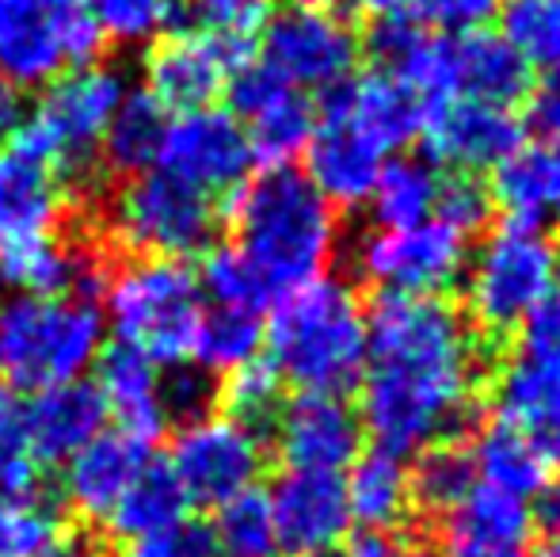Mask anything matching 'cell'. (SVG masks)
Returning <instances> with one entry per match:
<instances>
[{"mask_svg": "<svg viewBox=\"0 0 560 557\" xmlns=\"http://www.w3.org/2000/svg\"><path fill=\"white\" fill-rule=\"evenodd\" d=\"M267 363L302 394H336L359 386L366 363V310L351 282L320 276L275 302L264 325Z\"/></svg>", "mask_w": 560, "mask_h": 557, "instance_id": "cell-3", "label": "cell"}, {"mask_svg": "<svg viewBox=\"0 0 560 557\" xmlns=\"http://www.w3.org/2000/svg\"><path fill=\"white\" fill-rule=\"evenodd\" d=\"M96 379L107 417L118 420V431H130V436L153 443L168 428L161 402V367L153 359L118 344V348H107L96 359Z\"/></svg>", "mask_w": 560, "mask_h": 557, "instance_id": "cell-28", "label": "cell"}, {"mask_svg": "<svg viewBox=\"0 0 560 557\" xmlns=\"http://www.w3.org/2000/svg\"><path fill=\"white\" fill-rule=\"evenodd\" d=\"M469 237L431 218L408 230H370L354 248V268L382 294L443 298L469 264Z\"/></svg>", "mask_w": 560, "mask_h": 557, "instance_id": "cell-11", "label": "cell"}, {"mask_svg": "<svg viewBox=\"0 0 560 557\" xmlns=\"http://www.w3.org/2000/svg\"><path fill=\"white\" fill-rule=\"evenodd\" d=\"M469 454L480 485L508 492L515 500H526V504L538 500L557 481V462L534 439H526L523 431L511 428V423L485 428Z\"/></svg>", "mask_w": 560, "mask_h": 557, "instance_id": "cell-30", "label": "cell"}, {"mask_svg": "<svg viewBox=\"0 0 560 557\" xmlns=\"http://www.w3.org/2000/svg\"><path fill=\"white\" fill-rule=\"evenodd\" d=\"M20 123H23V112H20V92H15L8 81H0V141L12 138Z\"/></svg>", "mask_w": 560, "mask_h": 557, "instance_id": "cell-50", "label": "cell"}, {"mask_svg": "<svg viewBox=\"0 0 560 557\" xmlns=\"http://www.w3.org/2000/svg\"><path fill=\"white\" fill-rule=\"evenodd\" d=\"M168 474L191 508H222L256 489L264 474V439L225 413L184 423L172 439Z\"/></svg>", "mask_w": 560, "mask_h": 557, "instance_id": "cell-12", "label": "cell"}, {"mask_svg": "<svg viewBox=\"0 0 560 557\" xmlns=\"http://www.w3.org/2000/svg\"><path fill=\"white\" fill-rule=\"evenodd\" d=\"M0 248H4V245H0Z\"/></svg>", "mask_w": 560, "mask_h": 557, "instance_id": "cell-55", "label": "cell"}, {"mask_svg": "<svg viewBox=\"0 0 560 557\" xmlns=\"http://www.w3.org/2000/svg\"><path fill=\"white\" fill-rule=\"evenodd\" d=\"M252 164L256 156L244 127L214 104L172 115L156 156V169L214 202L241 192V184L252 176Z\"/></svg>", "mask_w": 560, "mask_h": 557, "instance_id": "cell-14", "label": "cell"}, {"mask_svg": "<svg viewBox=\"0 0 560 557\" xmlns=\"http://www.w3.org/2000/svg\"><path fill=\"white\" fill-rule=\"evenodd\" d=\"M310 557H351V554L339 550V546H332V550H320V554H310Z\"/></svg>", "mask_w": 560, "mask_h": 557, "instance_id": "cell-54", "label": "cell"}, {"mask_svg": "<svg viewBox=\"0 0 560 557\" xmlns=\"http://www.w3.org/2000/svg\"><path fill=\"white\" fill-rule=\"evenodd\" d=\"M202 310H207V298L187 260L133 256L130 264L107 276L100 313L115 328L122 348H133L156 367H179L191 359Z\"/></svg>", "mask_w": 560, "mask_h": 557, "instance_id": "cell-5", "label": "cell"}, {"mask_svg": "<svg viewBox=\"0 0 560 557\" xmlns=\"http://www.w3.org/2000/svg\"><path fill=\"white\" fill-rule=\"evenodd\" d=\"M61 210H66V192L54 164L12 135L0 149V245L12 248L54 237Z\"/></svg>", "mask_w": 560, "mask_h": 557, "instance_id": "cell-21", "label": "cell"}, {"mask_svg": "<svg viewBox=\"0 0 560 557\" xmlns=\"http://www.w3.org/2000/svg\"><path fill=\"white\" fill-rule=\"evenodd\" d=\"M38 459L27 443L23 405L8 386H0V497H35Z\"/></svg>", "mask_w": 560, "mask_h": 557, "instance_id": "cell-43", "label": "cell"}, {"mask_svg": "<svg viewBox=\"0 0 560 557\" xmlns=\"http://www.w3.org/2000/svg\"><path fill=\"white\" fill-rule=\"evenodd\" d=\"M492 207L508 222L541 225L560 214V141H523L492 169Z\"/></svg>", "mask_w": 560, "mask_h": 557, "instance_id": "cell-27", "label": "cell"}, {"mask_svg": "<svg viewBox=\"0 0 560 557\" xmlns=\"http://www.w3.org/2000/svg\"><path fill=\"white\" fill-rule=\"evenodd\" d=\"M351 557H439V550L412 535H359L347 546Z\"/></svg>", "mask_w": 560, "mask_h": 557, "instance_id": "cell-49", "label": "cell"}, {"mask_svg": "<svg viewBox=\"0 0 560 557\" xmlns=\"http://www.w3.org/2000/svg\"><path fill=\"white\" fill-rule=\"evenodd\" d=\"M229 115L244 127L252 156L267 169L290 164L313 138L317 107L310 96L290 89L264 61H241L229 77Z\"/></svg>", "mask_w": 560, "mask_h": 557, "instance_id": "cell-15", "label": "cell"}, {"mask_svg": "<svg viewBox=\"0 0 560 557\" xmlns=\"http://www.w3.org/2000/svg\"><path fill=\"white\" fill-rule=\"evenodd\" d=\"M534 527L526 500L477 485L439 520V557H530Z\"/></svg>", "mask_w": 560, "mask_h": 557, "instance_id": "cell-22", "label": "cell"}, {"mask_svg": "<svg viewBox=\"0 0 560 557\" xmlns=\"http://www.w3.org/2000/svg\"><path fill=\"white\" fill-rule=\"evenodd\" d=\"M298 8H336V0H294Z\"/></svg>", "mask_w": 560, "mask_h": 557, "instance_id": "cell-53", "label": "cell"}, {"mask_svg": "<svg viewBox=\"0 0 560 557\" xmlns=\"http://www.w3.org/2000/svg\"><path fill=\"white\" fill-rule=\"evenodd\" d=\"M526 123L541 141H560V77H541L526 92Z\"/></svg>", "mask_w": 560, "mask_h": 557, "instance_id": "cell-48", "label": "cell"}, {"mask_svg": "<svg viewBox=\"0 0 560 557\" xmlns=\"http://www.w3.org/2000/svg\"><path fill=\"white\" fill-rule=\"evenodd\" d=\"M264 348V317L252 310H229V305H207L191 340V359L207 374H233L244 363L259 359Z\"/></svg>", "mask_w": 560, "mask_h": 557, "instance_id": "cell-34", "label": "cell"}, {"mask_svg": "<svg viewBox=\"0 0 560 557\" xmlns=\"http://www.w3.org/2000/svg\"><path fill=\"white\" fill-rule=\"evenodd\" d=\"M275 523V546L287 554L310 557L343 543L351 527L343 481L336 474H298L287 469L267 492Z\"/></svg>", "mask_w": 560, "mask_h": 557, "instance_id": "cell-19", "label": "cell"}, {"mask_svg": "<svg viewBox=\"0 0 560 557\" xmlns=\"http://www.w3.org/2000/svg\"><path fill=\"white\" fill-rule=\"evenodd\" d=\"M187 515H191V504H187L176 477L168 474V466L149 462L145 474L126 489V497L107 515V527H112V535L133 546L145 543V538H161L187 527Z\"/></svg>", "mask_w": 560, "mask_h": 557, "instance_id": "cell-31", "label": "cell"}, {"mask_svg": "<svg viewBox=\"0 0 560 557\" xmlns=\"http://www.w3.org/2000/svg\"><path fill=\"white\" fill-rule=\"evenodd\" d=\"M100 35L112 43H156L168 35L179 0H89Z\"/></svg>", "mask_w": 560, "mask_h": 557, "instance_id": "cell-42", "label": "cell"}, {"mask_svg": "<svg viewBox=\"0 0 560 557\" xmlns=\"http://www.w3.org/2000/svg\"><path fill=\"white\" fill-rule=\"evenodd\" d=\"M218 402H222L225 417L241 420L244 428L259 431L264 423H271L282 409V382L271 371L267 359H252L241 371L225 374V382H218Z\"/></svg>", "mask_w": 560, "mask_h": 557, "instance_id": "cell-40", "label": "cell"}, {"mask_svg": "<svg viewBox=\"0 0 560 557\" xmlns=\"http://www.w3.org/2000/svg\"><path fill=\"white\" fill-rule=\"evenodd\" d=\"M126 92L130 89L122 73H115L112 66H84L66 73L61 81L46 84L31 119L15 127V138L46 156L61 179H81L100 156L107 123L115 119Z\"/></svg>", "mask_w": 560, "mask_h": 557, "instance_id": "cell-8", "label": "cell"}, {"mask_svg": "<svg viewBox=\"0 0 560 557\" xmlns=\"http://www.w3.org/2000/svg\"><path fill=\"white\" fill-rule=\"evenodd\" d=\"M23 423L38 466H66L100 431H107V405L96 382H61L31 394V402L23 405Z\"/></svg>", "mask_w": 560, "mask_h": 557, "instance_id": "cell-24", "label": "cell"}, {"mask_svg": "<svg viewBox=\"0 0 560 557\" xmlns=\"http://www.w3.org/2000/svg\"><path fill=\"white\" fill-rule=\"evenodd\" d=\"M195 276H199V290L202 298H210V305L264 313V305L275 298L267 282L256 276V268L233 245H210Z\"/></svg>", "mask_w": 560, "mask_h": 557, "instance_id": "cell-38", "label": "cell"}, {"mask_svg": "<svg viewBox=\"0 0 560 557\" xmlns=\"http://www.w3.org/2000/svg\"><path fill=\"white\" fill-rule=\"evenodd\" d=\"M264 66L298 92H332L351 81L362 38L336 8H282L264 27Z\"/></svg>", "mask_w": 560, "mask_h": 557, "instance_id": "cell-13", "label": "cell"}, {"mask_svg": "<svg viewBox=\"0 0 560 557\" xmlns=\"http://www.w3.org/2000/svg\"><path fill=\"white\" fill-rule=\"evenodd\" d=\"M530 557H560V531L541 538V546H534Z\"/></svg>", "mask_w": 560, "mask_h": 557, "instance_id": "cell-52", "label": "cell"}, {"mask_svg": "<svg viewBox=\"0 0 560 557\" xmlns=\"http://www.w3.org/2000/svg\"><path fill=\"white\" fill-rule=\"evenodd\" d=\"M439 192H443V176L431 161H420V156L385 161L382 176L366 199L374 230H408V225L431 222L439 207Z\"/></svg>", "mask_w": 560, "mask_h": 557, "instance_id": "cell-32", "label": "cell"}, {"mask_svg": "<svg viewBox=\"0 0 560 557\" xmlns=\"http://www.w3.org/2000/svg\"><path fill=\"white\" fill-rule=\"evenodd\" d=\"M480 336L443 298L382 294L366 313L359 420L377 451L420 454L454 443L477 413Z\"/></svg>", "mask_w": 560, "mask_h": 557, "instance_id": "cell-1", "label": "cell"}, {"mask_svg": "<svg viewBox=\"0 0 560 557\" xmlns=\"http://www.w3.org/2000/svg\"><path fill=\"white\" fill-rule=\"evenodd\" d=\"M385 169V149L359 127L320 107L313 138L305 146V179L332 207H362Z\"/></svg>", "mask_w": 560, "mask_h": 557, "instance_id": "cell-23", "label": "cell"}, {"mask_svg": "<svg viewBox=\"0 0 560 557\" xmlns=\"http://www.w3.org/2000/svg\"><path fill=\"white\" fill-rule=\"evenodd\" d=\"M325 112H336L339 119L359 127L389 153V149H405L408 141L420 138L428 104L405 81L377 69V73L351 77L339 89L325 92Z\"/></svg>", "mask_w": 560, "mask_h": 557, "instance_id": "cell-25", "label": "cell"}, {"mask_svg": "<svg viewBox=\"0 0 560 557\" xmlns=\"http://www.w3.org/2000/svg\"><path fill=\"white\" fill-rule=\"evenodd\" d=\"M161 402L168 423H195L210 417L218 405V379L207 371H199L195 363L168 367V374H161Z\"/></svg>", "mask_w": 560, "mask_h": 557, "instance_id": "cell-45", "label": "cell"}, {"mask_svg": "<svg viewBox=\"0 0 560 557\" xmlns=\"http://www.w3.org/2000/svg\"><path fill=\"white\" fill-rule=\"evenodd\" d=\"M560 287V253L541 225L503 222L480 241L465 264L469 328L488 340H508Z\"/></svg>", "mask_w": 560, "mask_h": 557, "instance_id": "cell-6", "label": "cell"}, {"mask_svg": "<svg viewBox=\"0 0 560 557\" xmlns=\"http://www.w3.org/2000/svg\"><path fill=\"white\" fill-rule=\"evenodd\" d=\"M50 557H112V554H107L100 543H92V538H81V535L69 538V535H66L58 546H54V554H50Z\"/></svg>", "mask_w": 560, "mask_h": 557, "instance_id": "cell-51", "label": "cell"}, {"mask_svg": "<svg viewBox=\"0 0 560 557\" xmlns=\"http://www.w3.org/2000/svg\"><path fill=\"white\" fill-rule=\"evenodd\" d=\"M271 15L275 0H191V31L233 50H248Z\"/></svg>", "mask_w": 560, "mask_h": 557, "instance_id": "cell-44", "label": "cell"}, {"mask_svg": "<svg viewBox=\"0 0 560 557\" xmlns=\"http://www.w3.org/2000/svg\"><path fill=\"white\" fill-rule=\"evenodd\" d=\"M66 538L61 520L38 497H0V557H50Z\"/></svg>", "mask_w": 560, "mask_h": 557, "instance_id": "cell-39", "label": "cell"}, {"mask_svg": "<svg viewBox=\"0 0 560 557\" xmlns=\"http://www.w3.org/2000/svg\"><path fill=\"white\" fill-rule=\"evenodd\" d=\"M172 115L149 96L145 89H133L122 96L115 119L107 123L104 146H100V161L107 164L118 176H141V172L156 169V156H161V141L168 130Z\"/></svg>", "mask_w": 560, "mask_h": 557, "instance_id": "cell-33", "label": "cell"}, {"mask_svg": "<svg viewBox=\"0 0 560 557\" xmlns=\"http://www.w3.org/2000/svg\"><path fill=\"white\" fill-rule=\"evenodd\" d=\"M495 15L500 38L530 73L560 77V0H503Z\"/></svg>", "mask_w": 560, "mask_h": 557, "instance_id": "cell-36", "label": "cell"}, {"mask_svg": "<svg viewBox=\"0 0 560 557\" xmlns=\"http://www.w3.org/2000/svg\"><path fill=\"white\" fill-rule=\"evenodd\" d=\"M214 523H210V546L214 554L225 557H271L275 546V523H271V504L267 492L248 489L241 497H233L229 504L214 508Z\"/></svg>", "mask_w": 560, "mask_h": 557, "instance_id": "cell-37", "label": "cell"}, {"mask_svg": "<svg viewBox=\"0 0 560 557\" xmlns=\"http://www.w3.org/2000/svg\"><path fill=\"white\" fill-rule=\"evenodd\" d=\"M241 61H248V50H233L199 31L161 35L145 58V92L168 115L210 107Z\"/></svg>", "mask_w": 560, "mask_h": 557, "instance_id": "cell-17", "label": "cell"}, {"mask_svg": "<svg viewBox=\"0 0 560 557\" xmlns=\"http://www.w3.org/2000/svg\"><path fill=\"white\" fill-rule=\"evenodd\" d=\"M374 20H408L423 31L465 35L495 12V0H366Z\"/></svg>", "mask_w": 560, "mask_h": 557, "instance_id": "cell-41", "label": "cell"}, {"mask_svg": "<svg viewBox=\"0 0 560 557\" xmlns=\"http://www.w3.org/2000/svg\"><path fill=\"white\" fill-rule=\"evenodd\" d=\"M149 443L130 431H100L84 451H77L61 469V500L69 512L89 523H107L115 504L149 469Z\"/></svg>", "mask_w": 560, "mask_h": 557, "instance_id": "cell-20", "label": "cell"}, {"mask_svg": "<svg viewBox=\"0 0 560 557\" xmlns=\"http://www.w3.org/2000/svg\"><path fill=\"white\" fill-rule=\"evenodd\" d=\"M126 557H218L214 546H210V535L199 527H179L172 535L161 538H145V543H133Z\"/></svg>", "mask_w": 560, "mask_h": 557, "instance_id": "cell-47", "label": "cell"}, {"mask_svg": "<svg viewBox=\"0 0 560 557\" xmlns=\"http://www.w3.org/2000/svg\"><path fill=\"white\" fill-rule=\"evenodd\" d=\"M104 333L96 302L15 294L0 305V374L31 394L77 382L104 356Z\"/></svg>", "mask_w": 560, "mask_h": 557, "instance_id": "cell-4", "label": "cell"}, {"mask_svg": "<svg viewBox=\"0 0 560 557\" xmlns=\"http://www.w3.org/2000/svg\"><path fill=\"white\" fill-rule=\"evenodd\" d=\"M488 214H492V195L480 179L472 176H443V192H439V207L435 218L446 222L450 230H457L462 237L485 230Z\"/></svg>", "mask_w": 560, "mask_h": 557, "instance_id": "cell-46", "label": "cell"}, {"mask_svg": "<svg viewBox=\"0 0 560 557\" xmlns=\"http://www.w3.org/2000/svg\"><path fill=\"white\" fill-rule=\"evenodd\" d=\"M450 100H477V104L511 107L526 100L534 73L515 50L500 38V31H465L450 35Z\"/></svg>", "mask_w": 560, "mask_h": 557, "instance_id": "cell-26", "label": "cell"}, {"mask_svg": "<svg viewBox=\"0 0 560 557\" xmlns=\"http://www.w3.org/2000/svg\"><path fill=\"white\" fill-rule=\"evenodd\" d=\"M343 481L347 512L359 523L362 535H397L412 515V489H408V466L400 454L366 451L351 462Z\"/></svg>", "mask_w": 560, "mask_h": 557, "instance_id": "cell-29", "label": "cell"}, {"mask_svg": "<svg viewBox=\"0 0 560 557\" xmlns=\"http://www.w3.org/2000/svg\"><path fill=\"white\" fill-rule=\"evenodd\" d=\"M408 489H412V512L443 520L446 512H454L477 489L472 454L457 439L428 446V451L416 454V466L408 469Z\"/></svg>", "mask_w": 560, "mask_h": 557, "instance_id": "cell-35", "label": "cell"}, {"mask_svg": "<svg viewBox=\"0 0 560 557\" xmlns=\"http://www.w3.org/2000/svg\"><path fill=\"white\" fill-rule=\"evenodd\" d=\"M275 446L287 469L298 474H336L362 454V420L359 409L336 394H298L282 402L271 420Z\"/></svg>", "mask_w": 560, "mask_h": 557, "instance_id": "cell-16", "label": "cell"}, {"mask_svg": "<svg viewBox=\"0 0 560 557\" xmlns=\"http://www.w3.org/2000/svg\"><path fill=\"white\" fill-rule=\"evenodd\" d=\"M104 50L89 0H0V81L46 89Z\"/></svg>", "mask_w": 560, "mask_h": 557, "instance_id": "cell-7", "label": "cell"}, {"mask_svg": "<svg viewBox=\"0 0 560 557\" xmlns=\"http://www.w3.org/2000/svg\"><path fill=\"white\" fill-rule=\"evenodd\" d=\"M500 423H511L560 466V298L546 302L511 344L492 382Z\"/></svg>", "mask_w": 560, "mask_h": 557, "instance_id": "cell-10", "label": "cell"}, {"mask_svg": "<svg viewBox=\"0 0 560 557\" xmlns=\"http://www.w3.org/2000/svg\"><path fill=\"white\" fill-rule=\"evenodd\" d=\"M229 225L236 237L233 248L256 268L271 294L328 276L339 248L336 207L294 164L244 179L229 207Z\"/></svg>", "mask_w": 560, "mask_h": 557, "instance_id": "cell-2", "label": "cell"}, {"mask_svg": "<svg viewBox=\"0 0 560 557\" xmlns=\"http://www.w3.org/2000/svg\"><path fill=\"white\" fill-rule=\"evenodd\" d=\"M107 230L115 245L133 256L187 260L207 253L214 241L218 202L172 179L168 172L149 169L118 187L107 210Z\"/></svg>", "mask_w": 560, "mask_h": 557, "instance_id": "cell-9", "label": "cell"}, {"mask_svg": "<svg viewBox=\"0 0 560 557\" xmlns=\"http://www.w3.org/2000/svg\"><path fill=\"white\" fill-rule=\"evenodd\" d=\"M420 138L431 161L454 169L457 176L495 169L511 149L523 146V123L511 107L477 104V100H443L423 115Z\"/></svg>", "mask_w": 560, "mask_h": 557, "instance_id": "cell-18", "label": "cell"}]
</instances>
